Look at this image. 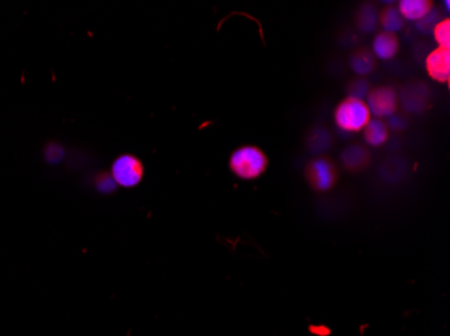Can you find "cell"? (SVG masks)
I'll return each mask as SVG.
<instances>
[{"mask_svg": "<svg viewBox=\"0 0 450 336\" xmlns=\"http://www.w3.org/2000/svg\"><path fill=\"white\" fill-rule=\"evenodd\" d=\"M268 160L265 152L255 145L238 148L229 159V167L240 179L251 181L259 178L267 168Z\"/></svg>", "mask_w": 450, "mask_h": 336, "instance_id": "cell-1", "label": "cell"}, {"mask_svg": "<svg viewBox=\"0 0 450 336\" xmlns=\"http://www.w3.org/2000/svg\"><path fill=\"white\" fill-rule=\"evenodd\" d=\"M371 120V112L366 101L346 97L334 111V123L344 132L356 133L364 130Z\"/></svg>", "mask_w": 450, "mask_h": 336, "instance_id": "cell-2", "label": "cell"}, {"mask_svg": "<svg viewBox=\"0 0 450 336\" xmlns=\"http://www.w3.org/2000/svg\"><path fill=\"white\" fill-rule=\"evenodd\" d=\"M306 181L316 191L324 193L331 190L337 181V169L331 160L325 157H316L310 160L304 169Z\"/></svg>", "mask_w": 450, "mask_h": 336, "instance_id": "cell-3", "label": "cell"}, {"mask_svg": "<svg viewBox=\"0 0 450 336\" xmlns=\"http://www.w3.org/2000/svg\"><path fill=\"white\" fill-rule=\"evenodd\" d=\"M143 164L133 155H121L112 164V178L121 187H135L143 179Z\"/></svg>", "mask_w": 450, "mask_h": 336, "instance_id": "cell-4", "label": "cell"}, {"mask_svg": "<svg viewBox=\"0 0 450 336\" xmlns=\"http://www.w3.org/2000/svg\"><path fill=\"white\" fill-rule=\"evenodd\" d=\"M367 106L371 112V116L376 118L393 116L397 112V94L390 86H380L371 89L367 96Z\"/></svg>", "mask_w": 450, "mask_h": 336, "instance_id": "cell-5", "label": "cell"}, {"mask_svg": "<svg viewBox=\"0 0 450 336\" xmlns=\"http://www.w3.org/2000/svg\"><path fill=\"white\" fill-rule=\"evenodd\" d=\"M402 106L412 113L422 112L429 103V89L422 82L409 84L399 94Z\"/></svg>", "mask_w": 450, "mask_h": 336, "instance_id": "cell-6", "label": "cell"}, {"mask_svg": "<svg viewBox=\"0 0 450 336\" xmlns=\"http://www.w3.org/2000/svg\"><path fill=\"white\" fill-rule=\"evenodd\" d=\"M427 74L437 82L449 84L450 79V49L437 47L426 58Z\"/></svg>", "mask_w": 450, "mask_h": 336, "instance_id": "cell-7", "label": "cell"}, {"mask_svg": "<svg viewBox=\"0 0 450 336\" xmlns=\"http://www.w3.org/2000/svg\"><path fill=\"white\" fill-rule=\"evenodd\" d=\"M370 157L371 156H370V152L367 151V148L363 145H358V144L346 147L340 156L343 166L348 171H352V172H358V171L368 167Z\"/></svg>", "mask_w": 450, "mask_h": 336, "instance_id": "cell-8", "label": "cell"}, {"mask_svg": "<svg viewBox=\"0 0 450 336\" xmlns=\"http://www.w3.org/2000/svg\"><path fill=\"white\" fill-rule=\"evenodd\" d=\"M399 50V40L395 34L391 33H379L372 43V52L373 57H378L379 60H391L397 55Z\"/></svg>", "mask_w": 450, "mask_h": 336, "instance_id": "cell-9", "label": "cell"}, {"mask_svg": "<svg viewBox=\"0 0 450 336\" xmlns=\"http://www.w3.org/2000/svg\"><path fill=\"white\" fill-rule=\"evenodd\" d=\"M397 9L403 21L418 22L433 10V3L429 0H402Z\"/></svg>", "mask_w": 450, "mask_h": 336, "instance_id": "cell-10", "label": "cell"}, {"mask_svg": "<svg viewBox=\"0 0 450 336\" xmlns=\"http://www.w3.org/2000/svg\"><path fill=\"white\" fill-rule=\"evenodd\" d=\"M333 138L324 127H314L306 136V147L313 155H324L331 150Z\"/></svg>", "mask_w": 450, "mask_h": 336, "instance_id": "cell-11", "label": "cell"}, {"mask_svg": "<svg viewBox=\"0 0 450 336\" xmlns=\"http://www.w3.org/2000/svg\"><path fill=\"white\" fill-rule=\"evenodd\" d=\"M364 140L372 147H380L388 140L390 130L380 118H371L364 128Z\"/></svg>", "mask_w": 450, "mask_h": 336, "instance_id": "cell-12", "label": "cell"}, {"mask_svg": "<svg viewBox=\"0 0 450 336\" xmlns=\"http://www.w3.org/2000/svg\"><path fill=\"white\" fill-rule=\"evenodd\" d=\"M355 21H356V26L361 33H372L379 23V13L376 7L371 3L363 4L356 13Z\"/></svg>", "mask_w": 450, "mask_h": 336, "instance_id": "cell-13", "label": "cell"}, {"mask_svg": "<svg viewBox=\"0 0 450 336\" xmlns=\"http://www.w3.org/2000/svg\"><path fill=\"white\" fill-rule=\"evenodd\" d=\"M349 65L358 76H367L375 69V57L366 49H358L351 55Z\"/></svg>", "mask_w": 450, "mask_h": 336, "instance_id": "cell-14", "label": "cell"}, {"mask_svg": "<svg viewBox=\"0 0 450 336\" xmlns=\"http://www.w3.org/2000/svg\"><path fill=\"white\" fill-rule=\"evenodd\" d=\"M379 23L382 25L385 33H391V34H395L405 26L403 18L400 16L397 7L394 6L385 7L383 11L379 13Z\"/></svg>", "mask_w": 450, "mask_h": 336, "instance_id": "cell-15", "label": "cell"}, {"mask_svg": "<svg viewBox=\"0 0 450 336\" xmlns=\"http://www.w3.org/2000/svg\"><path fill=\"white\" fill-rule=\"evenodd\" d=\"M370 91H371V85L366 78H355L346 85V93H348V97L351 99H358L364 101V99H367Z\"/></svg>", "mask_w": 450, "mask_h": 336, "instance_id": "cell-16", "label": "cell"}, {"mask_svg": "<svg viewBox=\"0 0 450 336\" xmlns=\"http://www.w3.org/2000/svg\"><path fill=\"white\" fill-rule=\"evenodd\" d=\"M434 39L438 43V47H442V49H449L450 47V21L449 18H445L442 19L439 23H438L434 31Z\"/></svg>", "mask_w": 450, "mask_h": 336, "instance_id": "cell-17", "label": "cell"}, {"mask_svg": "<svg viewBox=\"0 0 450 336\" xmlns=\"http://www.w3.org/2000/svg\"><path fill=\"white\" fill-rule=\"evenodd\" d=\"M441 21H442L441 13L433 7V10L427 13L426 16H424L421 21H418L415 26L424 34H432Z\"/></svg>", "mask_w": 450, "mask_h": 336, "instance_id": "cell-18", "label": "cell"}, {"mask_svg": "<svg viewBox=\"0 0 450 336\" xmlns=\"http://www.w3.org/2000/svg\"><path fill=\"white\" fill-rule=\"evenodd\" d=\"M58 150H60V147H58L57 144L48 145V147L45 148V159H46L49 163H57V162H60L61 155H60Z\"/></svg>", "mask_w": 450, "mask_h": 336, "instance_id": "cell-19", "label": "cell"}, {"mask_svg": "<svg viewBox=\"0 0 450 336\" xmlns=\"http://www.w3.org/2000/svg\"><path fill=\"white\" fill-rule=\"evenodd\" d=\"M388 130L393 128L395 130H402L406 127V120L402 116H399L397 113H394L393 116L388 117Z\"/></svg>", "mask_w": 450, "mask_h": 336, "instance_id": "cell-20", "label": "cell"}]
</instances>
